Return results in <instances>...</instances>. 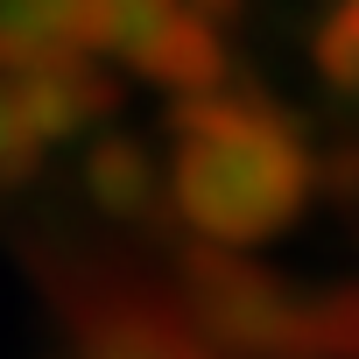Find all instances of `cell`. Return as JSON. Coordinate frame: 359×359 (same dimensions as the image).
Wrapping results in <instances>:
<instances>
[{"label": "cell", "mask_w": 359, "mask_h": 359, "mask_svg": "<svg viewBox=\"0 0 359 359\" xmlns=\"http://www.w3.org/2000/svg\"><path fill=\"white\" fill-rule=\"evenodd\" d=\"M169 198L212 247H261L296 226L310 198V155L296 127L261 99H176Z\"/></svg>", "instance_id": "obj_1"}, {"label": "cell", "mask_w": 359, "mask_h": 359, "mask_svg": "<svg viewBox=\"0 0 359 359\" xmlns=\"http://www.w3.org/2000/svg\"><path fill=\"white\" fill-rule=\"evenodd\" d=\"M127 71L148 78V85H162L169 99H205V92L226 85V36H219V22H205L184 0V8L127 57Z\"/></svg>", "instance_id": "obj_2"}, {"label": "cell", "mask_w": 359, "mask_h": 359, "mask_svg": "<svg viewBox=\"0 0 359 359\" xmlns=\"http://www.w3.org/2000/svg\"><path fill=\"white\" fill-rule=\"evenodd\" d=\"M198 310L233 345H282L296 310L275 289V275H254L240 261H198Z\"/></svg>", "instance_id": "obj_3"}, {"label": "cell", "mask_w": 359, "mask_h": 359, "mask_svg": "<svg viewBox=\"0 0 359 359\" xmlns=\"http://www.w3.org/2000/svg\"><path fill=\"white\" fill-rule=\"evenodd\" d=\"M22 85V106L43 134V148H64L78 134L99 127V113H113V78L99 71V57H71V64H50V71H15Z\"/></svg>", "instance_id": "obj_4"}, {"label": "cell", "mask_w": 359, "mask_h": 359, "mask_svg": "<svg viewBox=\"0 0 359 359\" xmlns=\"http://www.w3.org/2000/svg\"><path fill=\"white\" fill-rule=\"evenodd\" d=\"M92 57L85 0H0V71H50Z\"/></svg>", "instance_id": "obj_5"}, {"label": "cell", "mask_w": 359, "mask_h": 359, "mask_svg": "<svg viewBox=\"0 0 359 359\" xmlns=\"http://www.w3.org/2000/svg\"><path fill=\"white\" fill-rule=\"evenodd\" d=\"M155 184H162V169H155V155H148L141 141H127V134L92 141V155H85V191H92V205H99L106 219H141V212L155 205Z\"/></svg>", "instance_id": "obj_6"}, {"label": "cell", "mask_w": 359, "mask_h": 359, "mask_svg": "<svg viewBox=\"0 0 359 359\" xmlns=\"http://www.w3.org/2000/svg\"><path fill=\"white\" fill-rule=\"evenodd\" d=\"M43 155H50V148H43L29 106H22L15 71H0V184H29V176L43 169Z\"/></svg>", "instance_id": "obj_7"}, {"label": "cell", "mask_w": 359, "mask_h": 359, "mask_svg": "<svg viewBox=\"0 0 359 359\" xmlns=\"http://www.w3.org/2000/svg\"><path fill=\"white\" fill-rule=\"evenodd\" d=\"M310 57H317L324 85H338V92H359V0H338V8L324 15V29H317Z\"/></svg>", "instance_id": "obj_8"}, {"label": "cell", "mask_w": 359, "mask_h": 359, "mask_svg": "<svg viewBox=\"0 0 359 359\" xmlns=\"http://www.w3.org/2000/svg\"><path fill=\"white\" fill-rule=\"evenodd\" d=\"M85 359H205V352H198V345H184V338H169V331L127 324V331H113V338H92V345H85Z\"/></svg>", "instance_id": "obj_9"}, {"label": "cell", "mask_w": 359, "mask_h": 359, "mask_svg": "<svg viewBox=\"0 0 359 359\" xmlns=\"http://www.w3.org/2000/svg\"><path fill=\"white\" fill-rule=\"evenodd\" d=\"M191 8H198L205 22H233V15H240V0H191Z\"/></svg>", "instance_id": "obj_10"}]
</instances>
